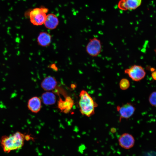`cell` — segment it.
<instances>
[{
	"mask_svg": "<svg viewBox=\"0 0 156 156\" xmlns=\"http://www.w3.org/2000/svg\"><path fill=\"white\" fill-rule=\"evenodd\" d=\"M130 82L129 80L125 78L122 79L120 81L119 86L122 90H126L129 87Z\"/></svg>",
	"mask_w": 156,
	"mask_h": 156,
	"instance_id": "obj_15",
	"label": "cell"
},
{
	"mask_svg": "<svg viewBox=\"0 0 156 156\" xmlns=\"http://www.w3.org/2000/svg\"><path fill=\"white\" fill-rule=\"evenodd\" d=\"M116 109L119 114V121L120 122L122 119L130 118L134 114L136 108L131 103H127L121 106H118Z\"/></svg>",
	"mask_w": 156,
	"mask_h": 156,
	"instance_id": "obj_6",
	"label": "cell"
},
{
	"mask_svg": "<svg viewBox=\"0 0 156 156\" xmlns=\"http://www.w3.org/2000/svg\"><path fill=\"white\" fill-rule=\"evenodd\" d=\"M46 15L42 8H35L29 14L30 22L34 25H42L44 23Z\"/></svg>",
	"mask_w": 156,
	"mask_h": 156,
	"instance_id": "obj_5",
	"label": "cell"
},
{
	"mask_svg": "<svg viewBox=\"0 0 156 156\" xmlns=\"http://www.w3.org/2000/svg\"><path fill=\"white\" fill-rule=\"evenodd\" d=\"M27 107L31 112L36 113L39 112L41 107V101L37 96H34L29 99L27 103Z\"/></svg>",
	"mask_w": 156,
	"mask_h": 156,
	"instance_id": "obj_10",
	"label": "cell"
},
{
	"mask_svg": "<svg viewBox=\"0 0 156 156\" xmlns=\"http://www.w3.org/2000/svg\"><path fill=\"white\" fill-rule=\"evenodd\" d=\"M59 23V21L57 16L51 13L46 15L44 24L46 28L53 29L57 27Z\"/></svg>",
	"mask_w": 156,
	"mask_h": 156,
	"instance_id": "obj_11",
	"label": "cell"
},
{
	"mask_svg": "<svg viewBox=\"0 0 156 156\" xmlns=\"http://www.w3.org/2000/svg\"><path fill=\"white\" fill-rule=\"evenodd\" d=\"M41 99L43 103L45 105H51L55 103L56 101V97L53 92L47 91L42 94Z\"/></svg>",
	"mask_w": 156,
	"mask_h": 156,
	"instance_id": "obj_12",
	"label": "cell"
},
{
	"mask_svg": "<svg viewBox=\"0 0 156 156\" xmlns=\"http://www.w3.org/2000/svg\"><path fill=\"white\" fill-rule=\"evenodd\" d=\"M102 46L100 40L95 37L90 38L86 47L87 53L90 56L96 57L102 51Z\"/></svg>",
	"mask_w": 156,
	"mask_h": 156,
	"instance_id": "obj_4",
	"label": "cell"
},
{
	"mask_svg": "<svg viewBox=\"0 0 156 156\" xmlns=\"http://www.w3.org/2000/svg\"><path fill=\"white\" fill-rule=\"evenodd\" d=\"M148 101L152 106L156 107V91L152 92L149 96Z\"/></svg>",
	"mask_w": 156,
	"mask_h": 156,
	"instance_id": "obj_16",
	"label": "cell"
},
{
	"mask_svg": "<svg viewBox=\"0 0 156 156\" xmlns=\"http://www.w3.org/2000/svg\"><path fill=\"white\" fill-rule=\"evenodd\" d=\"M25 136L22 133L17 131L8 135L2 136L0 142L3 151L9 153L21 148L24 144Z\"/></svg>",
	"mask_w": 156,
	"mask_h": 156,
	"instance_id": "obj_1",
	"label": "cell"
},
{
	"mask_svg": "<svg viewBox=\"0 0 156 156\" xmlns=\"http://www.w3.org/2000/svg\"><path fill=\"white\" fill-rule=\"evenodd\" d=\"M51 36L46 32H40L37 38V42L38 44L42 47L49 46L51 42Z\"/></svg>",
	"mask_w": 156,
	"mask_h": 156,
	"instance_id": "obj_13",
	"label": "cell"
},
{
	"mask_svg": "<svg viewBox=\"0 0 156 156\" xmlns=\"http://www.w3.org/2000/svg\"><path fill=\"white\" fill-rule=\"evenodd\" d=\"M124 73L128 75L133 81H139L144 79L146 75V72L141 66L134 64L125 70Z\"/></svg>",
	"mask_w": 156,
	"mask_h": 156,
	"instance_id": "obj_3",
	"label": "cell"
},
{
	"mask_svg": "<svg viewBox=\"0 0 156 156\" xmlns=\"http://www.w3.org/2000/svg\"><path fill=\"white\" fill-rule=\"evenodd\" d=\"M79 96V105L81 113L88 117H91L94 114L95 109L97 107V104L85 90L81 91Z\"/></svg>",
	"mask_w": 156,
	"mask_h": 156,
	"instance_id": "obj_2",
	"label": "cell"
},
{
	"mask_svg": "<svg viewBox=\"0 0 156 156\" xmlns=\"http://www.w3.org/2000/svg\"><path fill=\"white\" fill-rule=\"evenodd\" d=\"M151 76L154 80H156V71H153L151 74Z\"/></svg>",
	"mask_w": 156,
	"mask_h": 156,
	"instance_id": "obj_17",
	"label": "cell"
},
{
	"mask_svg": "<svg viewBox=\"0 0 156 156\" xmlns=\"http://www.w3.org/2000/svg\"><path fill=\"white\" fill-rule=\"evenodd\" d=\"M142 0H120L118 4V8L123 10H135L141 4Z\"/></svg>",
	"mask_w": 156,
	"mask_h": 156,
	"instance_id": "obj_8",
	"label": "cell"
},
{
	"mask_svg": "<svg viewBox=\"0 0 156 156\" xmlns=\"http://www.w3.org/2000/svg\"><path fill=\"white\" fill-rule=\"evenodd\" d=\"M73 101L69 97H67L65 101L60 99L58 102V107L60 109L65 113L68 112L72 107Z\"/></svg>",
	"mask_w": 156,
	"mask_h": 156,
	"instance_id": "obj_14",
	"label": "cell"
},
{
	"mask_svg": "<svg viewBox=\"0 0 156 156\" xmlns=\"http://www.w3.org/2000/svg\"><path fill=\"white\" fill-rule=\"evenodd\" d=\"M57 83L56 80L54 77L48 76L42 80L41 86L44 90L49 91L54 89L56 87Z\"/></svg>",
	"mask_w": 156,
	"mask_h": 156,
	"instance_id": "obj_9",
	"label": "cell"
},
{
	"mask_svg": "<svg viewBox=\"0 0 156 156\" xmlns=\"http://www.w3.org/2000/svg\"><path fill=\"white\" fill-rule=\"evenodd\" d=\"M118 142L119 145L122 148L129 149L134 146L135 140L132 135L128 133H125L119 137Z\"/></svg>",
	"mask_w": 156,
	"mask_h": 156,
	"instance_id": "obj_7",
	"label": "cell"
}]
</instances>
